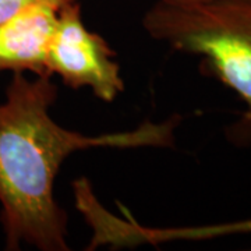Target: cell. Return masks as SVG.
Segmentation results:
<instances>
[{"mask_svg": "<svg viewBox=\"0 0 251 251\" xmlns=\"http://www.w3.org/2000/svg\"><path fill=\"white\" fill-rule=\"evenodd\" d=\"M56 97L50 77L28 80L24 73H14L0 105V221L9 250H18L21 244L44 251L69 250L66 214L54 201L53 183L73 152L173 144L177 117L95 137L66 130L49 113Z\"/></svg>", "mask_w": 251, "mask_h": 251, "instance_id": "1", "label": "cell"}, {"mask_svg": "<svg viewBox=\"0 0 251 251\" xmlns=\"http://www.w3.org/2000/svg\"><path fill=\"white\" fill-rule=\"evenodd\" d=\"M143 24L155 39L201 56L216 78L240 97L246 109L225 135L236 147H251V0L194 4L158 0Z\"/></svg>", "mask_w": 251, "mask_h": 251, "instance_id": "2", "label": "cell"}, {"mask_svg": "<svg viewBox=\"0 0 251 251\" xmlns=\"http://www.w3.org/2000/svg\"><path fill=\"white\" fill-rule=\"evenodd\" d=\"M113 54L102 36L85 27L80 1H69L59 10L46 53L50 75H60L72 88L88 87L99 99L113 102L125 91Z\"/></svg>", "mask_w": 251, "mask_h": 251, "instance_id": "3", "label": "cell"}, {"mask_svg": "<svg viewBox=\"0 0 251 251\" xmlns=\"http://www.w3.org/2000/svg\"><path fill=\"white\" fill-rule=\"evenodd\" d=\"M63 6L41 0L0 24V73L31 72L52 77L46 69V53Z\"/></svg>", "mask_w": 251, "mask_h": 251, "instance_id": "4", "label": "cell"}, {"mask_svg": "<svg viewBox=\"0 0 251 251\" xmlns=\"http://www.w3.org/2000/svg\"><path fill=\"white\" fill-rule=\"evenodd\" d=\"M249 232H251V219L243 221V222H236V224L190 229L183 233H186V236L191 237V239H206V237H216V236H224V234L249 233Z\"/></svg>", "mask_w": 251, "mask_h": 251, "instance_id": "5", "label": "cell"}, {"mask_svg": "<svg viewBox=\"0 0 251 251\" xmlns=\"http://www.w3.org/2000/svg\"><path fill=\"white\" fill-rule=\"evenodd\" d=\"M36 1H41V0H0V24L10 20L11 17H14L21 10H24ZM53 1H57L60 4H66V3L73 1V0H53Z\"/></svg>", "mask_w": 251, "mask_h": 251, "instance_id": "6", "label": "cell"}, {"mask_svg": "<svg viewBox=\"0 0 251 251\" xmlns=\"http://www.w3.org/2000/svg\"><path fill=\"white\" fill-rule=\"evenodd\" d=\"M168 4H194V3H204V1H211V0H159Z\"/></svg>", "mask_w": 251, "mask_h": 251, "instance_id": "7", "label": "cell"}, {"mask_svg": "<svg viewBox=\"0 0 251 251\" xmlns=\"http://www.w3.org/2000/svg\"><path fill=\"white\" fill-rule=\"evenodd\" d=\"M78 1H81V0H78Z\"/></svg>", "mask_w": 251, "mask_h": 251, "instance_id": "8", "label": "cell"}]
</instances>
